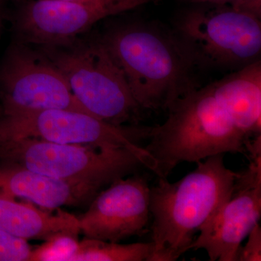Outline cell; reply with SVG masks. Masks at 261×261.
<instances>
[{
  "label": "cell",
  "instance_id": "cell-1",
  "mask_svg": "<svg viewBox=\"0 0 261 261\" xmlns=\"http://www.w3.org/2000/svg\"><path fill=\"white\" fill-rule=\"evenodd\" d=\"M176 182L159 178L149 188L152 252L149 261H174L190 250L200 228L232 191L239 172L226 167L224 154L211 156Z\"/></svg>",
  "mask_w": 261,
  "mask_h": 261
},
{
  "label": "cell",
  "instance_id": "cell-2",
  "mask_svg": "<svg viewBox=\"0 0 261 261\" xmlns=\"http://www.w3.org/2000/svg\"><path fill=\"white\" fill-rule=\"evenodd\" d=\"M142 110L163 109L196 89L192 63L176 36L150 25L113 29L102 39Z\"/></svg>",
  "mask_w": 261,
  "mask_h": 261
},
{
  "label": "cell",
  "instance_id": "cell-3",
  "mask_svg": "<svg viewBox=\"0 0 261 261\" xmlns=\"http://www.w3.org/2000/svg\"><path fill=\"white\" fill-rule=\"evenodd\" d=\"M163 124L149 127L145 150L159 178H167L180 163H197L216 154H245L248 140L215 98L210 84L178 98Z\"/></svg>",
  "mask_w": 261,
  "mask_h": 261
},
{
  "label": "cell",
  "instance_id": "cell-4",
  "mask_svg": "<svg viewBox=\"0 0 261 261\" xmlns=\"http://www.w3.org/2000/svg\"><path fill=\"white\" fill-rule=\"evenodd\" d=\"M198 5L178 19L175 35L193 64L242 68L260 60V17L230 5Z\"/></svg>",
  "mask_w": 261,
  "mask_h": 261
},
{
  "label": "cell",
  "instance_id": "cell-5",
  "mask_svg": "<svg viewBox=\"0 0 261 261\" xmlns=\"http://www.w3.org/2000/svg\"><path fill=\"white\" fill-rule=\"evenodd\" d=\"M0 161L58 179L101 189L145 167L129 149L58 144L37 139L0 144Z\"/></svg>",
  "mask_w": 261,
  "mask_h": 261
},
{
  "label": "cell",
  "instance_id": "cell-6",
  "mask_svg": "<svg viewBox=\"0 0 261 261\" xmlns=\"http://www.w3.org/2000/svg\"><path fill=\"white\" fill-rule=\"evenodd\" d=\"M47 54L85 112L115 126L138 120L142 109L102 41Z\"/></svg>",
  "mask_w": 261,
  "mask_h": 261
},
{
  "label": "cell",
  "instance_id": "cell-7",
  "mask_svg": "<svg viewBox=\"0 0 261 261\" xmlns=\"http://www.w3.org/2000/svg\"><path fill=\"white\" fill-rule=\"evenodd\" d=\"M147 128H128L103 121L84 111L51 109L0 116V144L37 139L68 145L123 147L135 152L145 168L154 173V159L140 145L147 139Z\"/></svg>",
  "mask_w": 261,
  "mask_h": 261
},
{
  "label": "cell",
  "instance_id": "cell-8",
  "mask_svg": "<svg viewBox=\"0 0 261 261\" xmlns=\"http://www.w3.org/2000/svg\"><path fill=\"white\" fill-rule=\"evenodd\" d=\"M250 164L239 172L232 191L199 231L190 250H205L211 261H237L242 243L261 215V142L246 145Z\"/></svg>",
  "mask_w": 261,
  "mask_h": 261
},
{
  "label": "cell",
  "instance_id": "cell-9",
  "mask_svg": "<svg viewBox=\"0 0 261 261\" xmlns=\"http://www.w3.org/2000/svg\"><path fill=\"white\" fill-rule=\"evenodd\" d=\"M0 89L3 115L51 109L85 112L53 62L25 47L10 53L0 70Z\"/></svg>",
  "mask_w": 261,
  "mask_h": 261
},
{
  "label": "cell",
  "instance_id": "cell-10",
  "mask_svg": "<svg viewBox=\"0 0 261 261\" xmlns=\"http://www.w3.org/2000/svg\"><path fill=\"white\" fill-rule=\"evenodd\" d=\"M149 188L141 175L112 182L78 217L81 232L85 238L111 243L143 234L150 216Z\"/></svg>",
  "mask_w": 261,
  "mask_h": 261
},
{
  "label": "cell",
  "instance_id": "cell-11",
  "mask_svg": "<svg viewBox=\"0 0 261 261\" xmlns=\"http://www.w3.org/2000/svg\"><path fill=\"white\" fill-rule=\"evenodd\" d=\"M153 0H36L24 7L19 27L31 41L47 46L64 44L103 19L135 10Z\"/></svg>",
  "mask_w": 261,
  "mask_h": 261
},
{
  "label": "cell",
  "instance_id": "cell-12",
  "mask_svg": "<svg viewBox=\"0 0 261 261\" xmlns=\"http://www.w3.org/2000/svg\"><path fill=\"white\" fill-rule=\"evenodd\" d=\"M100 189L58 179L16 163L0 161V196L23 199L42 208L57 210L90 203Z\"/></svg>",
  "mask_w": 261,
  "mask_h": 261
},
{
  "label": "cell",
  "instance_id": "cell-13",
  "mask_svg": "<svg viewBox=\"0 0 261 261\" xmlns=\"http://www.w3.org/2000/svg\"><path fill=\"white\" fill-rule=\"evenodd\" d=\"M210 86L220 106L247 139L260 135V60Z\"/></svg>",
  "mask_w": 261,
  "mask_h": 261
},
{
  "label": "cell",
  "instance_id": "cell-14",
  "mask_svg": "<svg viewBox=\"0 0 261 261\" xmlns=\"http://www.w3.org/2000/svg\"><path fill=\"white\" fill-rule=\"evenodd\" d=\"M39 208L32 202H18L0 196V229L23 240L45 241L58 233L78 237L80 221L74 215L58 209L57 213Z\"/></svg>",
  "mask_w": 261,
  "mask_h": 261
},
{
  "label": "cell",
  "instance_id": "cell-15",
  "mask_svg": "<svg viewBox=\"0 0 261 261\" xmlns=\"http://www.w3.org/2000/svg\"><path fill=\"white\" fill-rule=\"evenodd\" d=\"M152 243L120 244L85 238L71 261H149Z\"/></svg>",
  "mask_w": 261,
  "mask_h": 261
},
{
  "label": "cell",
  "instance_id": "cell-16",
  "mask_svg": "<svg viewBox=\"0 0 261 261\" xmlns=\"http://www.w3.org/2000/svg\"><path fill=\"white\" fill-rule=\"evenodd\" d=\"M79 247L78 237L58 233L32 249L29 261H71Z\"/></svg>",
  "mask_w": 261,
  "mask_h": 261
},
{
  "label": "cell",
  "instance_id": "cell-17",
  "mask_svg": "<svg viewBox=\"0 0 261 261\" xmlns=\"http://www.w3.org/2000/svg\"><path fill=\"white\" fill-rule=\"evenodd\" d=\"M32 250L27 240L0 229V261H29Z\"/></svg>",
  "mask_w": 261,
  "mask_h": 261
},
{
  "label": "cell",
  "instance_id": "cell-18",
  "mask_svg": "<svg viewBox=\"0 0 261 261\" xmlns=\"http://www.w3.org/2000/svg\"><path fill=\"white\" fill-rule=\"evenodd\" d=\"M247 238V243L240 247L237 261H260L261 228L259 224L252 228Z\"/></svg>",
  "mask_w": 261,
  "mask_h": 261
},
{
  "label": "cell",
  "instance_id": "cell-19",
  "mask_svg": "<svg viewBox=\"0 0 261 261\" xmlns=\"http://www.w3.org/2000/svg\"><path fill=\"white\" fill-rule=\"evenodd\" d=\"M195 5H230L261 18V0H181Z\"/></svg>",
  "mask_w": 261,
  "mask_h": 261
},
{
  "label": "cell",
  "instance_id": "cell-20",
  "mask_svg": "<svg viewBox=\"0 0 261 261\" xmlns=\"http://www.w3.org/2000/svg\"><path fill=\"white\" fill-rule=\"evenodd\" d=\"M48 1L59 2V3H73V2L80 1V0H48Z\"/></svg>",
  "mask_w": 261,
  "mask_h": 261
},
{
  "label": "cell",
  "instance_id": "cell-21",
  "mask_svg": "<svg viewBox=\"0 0 261 261\" xmlns=\"http://www.w3.org/2000/svg\"><path fill=\"white\" fill-rule=\"evenodd\" d=\"M3 114V108H2L1 105H0V116Z\"/></svg>",
  "mask_w": 261,
  "mask_h": 261
}]
</instances>
